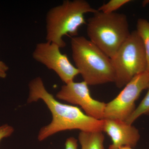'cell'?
Here are the masks:
<instances>
[{
    "instance_id": "obj_1",
    "label": "cell",
    "mask_w": 149,
    "mask_h": 149,
    "mask_svg": "<svg viewBox=\"0 0 149 149\" xmlns=\"http://www.w3.org/2000/svg\"><path fill=\"white\" fill-rule=\"evenodd\" d=\"M27 103L43 101L50 111L52 120L40 129L37 136L42 141L58 132L78 130L80 131H102L103 120L88 116L78 107L62 103L45 87L42 79L37 77L29 82Z\"/></svg>"
},
{
    "instance_id": "obj_2",
    "label": "cell",
    "mask_w": 149,
    "mask_h": 149,
    "mask_svg": "<svg viewBox=\"0 0 149 149\" xmlns=\"http://www.w3.org/2000/svg\"><path fill=\"white\" fill-rule=\"evenodd\" d=\"M71 47L76 68L88 85L114 83L111 59L94 43L83 36H76L71 38Z\"/></svg>"
},
{
    "instance_id": "obj_3",
    "label": "cell",
    "mask_w": 149,
    "mask_h": 149,
    "mask_svg": "<svg viewBox=\"0 0 149 149\" xmlns=\"http://www.w3.org/2000/svg\"><path fill=\"white\" fill-rule=\"evenodd\" d=\"M97 11L85 0H65L51 8L46 15L47 42L56 44L60 48L65 47L66 43L63 37L68 35L76 37L79 28L87 24L84 15Z\"/></svg>"
},
{
    "instance_id": "obj_4",
    "label": "cell",
    "mask_w": 149,
    "mask_h": 149,
    "mask_svg": "<svg viewBox=\"0 0 149 149\" xmlns=\"http://www.w3.org/2000/svg\"><path fill=\"white\" fill-rule=\"evenodd\" d=\"M93 14L86 24L89 40L111 59L131 33L127 16L98 11Z\"/></svg>"
},
{
    "instance_id": "obj_5",
    "label": "cell",
    "mask_w": 149,
    "mask_h": 149,
    "mask_svg": "<svg viewBox=\"0 0 149 149\" xmlns=\"http://www.w3.org/2000/svg\"><path fill=\"white\" fill-rule=\"evenodd\" d=\"M111 59L115 73L114 83L118 88H123L136 75L146 71V51L136 30L130 33Z\"/></svg>"
},
{
    "instance_id": "obj_6",
    "label": "cell",
    "mask_w": 149,
    "mask_h": 149,
    "mask_svg": "<svg viewBox=\"0 0 149 149\" xmlns=\"http://www.w3.org/2000/svg\"><path fill=\"white\" fill-rule=\"evenodd\" d=\"M149 85V72L146 71L135 76L116 97L106 103L104 119L126 121L136 109V101Z\"/></svg>"
},
{
    "instance_id": "obj_7",
    "label": "cell",
    "mask_w": 149,
    "mask_h": 149,
    "mask_svg": "<svg viewBox=\"0 0 149 149\" xmlns=\"http://www.w3.org/2000/svg\"><path fill=\"white\" fill-rule=\"evenodd\" d=\"M60 49L57 45L49 42L38 43L32 56L35 61L54 71L63 83L67 84L74 81L79 72L66 55L61 53Z\"/></svg>"
},
{
    "instance_id": "obj_8",
    "label": "cell",
    "mask_w": 149,
    "mask_h": 149,
    "mask_svg": "<svg viewBox=\"0 0 149 149\" xmlns=\"http://www.w3.org/2000/svg\"><path fill=\"white\" fill-rule=\"evenodd\" d=\"M88 85L84 81L70 82L62 86L56 97L81 107L88 116L98 120H103L106 104L92 97Z\"/></svg>"
},
{
    "instance_id": "obj_9",
    "label": "cell",
    "mask_w": 149,
    "mask_h": 149,
    "mask_svg": "<svg viewBox=\"0 0 149 149\" xmlns=\"http://www.w3.org/2000/svg\"><path fill=\"white\" fill-rule=\"evenodd\" d=\"M103 131L111 139L112 143L109 149L125 146L134 148L141 137L139 130L133 124L118 119H103Z\"/></svg>"
},
{
    "instance_id": "obj_10",
    "label": "cell",
    "mask_w": 149,
    "mask_h": 149,
    "mask_svg": "<svg viewBox=\"0 0 149 149\" xmlns=\"http://www.w3.org/2000/svg\"><path fill=\"white\" fill-rule=\"evenodd\" d=\"M105 137L102 131H80L78 141L81 149H104Z\"/></svg>"
},
{
    "instance_id": "obj_11",
    "label": "cell",
    "mask_w": 149,
    "mask_h": 149,
    "mask_svg": "<svg viewBox=\"0 0 149 149\" xmlns=\"http://www.w3.org/2000/svg\"><path fill=\"white\" fill-rule=\"evenodd\" d=\"M136 31L141 37L146 51L147 61L146 71L149 72V21L144 18L138 19Z\"/></svg>"
},
{
    "instance_id": "obj_12",
    "label": "cell",
    "mask_w": 149,
    "mask_h": 149,
    "mask_svg": "<svg viewBox=\"0 0 149 149\" xmlns=\"http://www.w3.org/2000/svg\"><path fill=\"white\" fill-rule=\"evenodd\" d=\"M148 88V93L141 103L125 121L128 124H133V122L141 116L149 115V85Z\"/></svg>"
},
{
    "instance_id": "obj_13",
    "label": "cell",
    "mask_w": 149,
    "mask_h": 149,
    "mask_svg": "<svg viewBox=\"0 0 149 149\" xmlns=\"http://www.w3.org/2000/svg\"><path fill=\"white\" fill-rule=\"evenodd\" d=\"M130 1H131L130 0H111L107 3L101 6L97 10L104 13H113L122 6Z\"/></svg>"
},
{
    "instance_id": "obj_14",
    "label": "cell",
    "mask_w": 149,
    "mask_h": 149,
    "mask_svg": "<svg viewBox=\"0 0 149 149\" xmlns=\"http://www.w3.org/2000/svg\"><path fill=\"white\" fill-rule=\"evenodd\" d=\"M14 132L13 127L8 124H4L0 126V142L3 139L10 137Z\"/></svg>"
},
{
    "instance_id": "obj_15",
    "label": "cell",
    "mask_w": 149,
    "mask_h": 149,
    "mask_svg": "<svg viewBox=\"0 0 149 149\" xmlns=\"http://www.w3.org/2000/svg\"><path fill=\"white\" fill-rule=\"evenodd\" d=\"M77 140L74 137H69L66 139L65 149H77Z\"/></svg>"
},
{
    "instance_id": "obj_16",
    "label": "cell",
    "mask_w": 149,
    "mask_h": 149,
    "mask_svg": "<svg viewBox=\"0 0 149 149\" xmlns=\"http://www.w3.org/2000/svg\"><path fill=\"white\" fill-rule=\"evenodd\" d=\"M8 69V65L3 62L0 61V78H6L7 75V72Z\"/></svg>"
},
{
    "instance_id": "obj_17",
    "label": "cell",
    "mask_w": 149,
    "mask_h": 149,
    "mask_svg": "<svg viewBox=\"0 0 149 149\" xmlns=\"http://www.w3.org/2000/svg\"><path fill=\"white\" fill-rule=\"evenodd\" d=\"M117 149H134L133 148H130V147H121V148H118Z\"/></svg>"
}]
</instances>
